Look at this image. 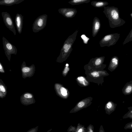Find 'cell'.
Masks as SVG:
<instances>
[{
    "label": "cell",
    "instance_id": "cell-1",
    "mask_svg": "<svg viewBox=\"0 0 132 132\" xmlns=\"http://www.w3.org/2000/svg\"><path fill=\"white\" fill-rule=\"evenodd\" d=\"M103 12L109 20L110 27L113 28L123 26L126 21L120 17L118 8L114 6H107L104 7Z\"/></svg>",
    "mask_w": 132,
    "mask_h": 132
},
{
    "label": "cell",
    "instance_id": "cell-2",
    "mask_svg": "<svg viewBox=\"0 0 132 132\" xmlns=\"http://www.w3.org/2000/svg\"><path fill=\"white\" fill-rule=\"evenodd\" d=\"M78 31V30L77 29L65 41L58 59H65L69 56L72 50V46L76 39Z\"/></svg>",
    "mask_w": 132,
    "mask_h": 132
},
{
    "label": "cell",
    "instance_id": "cell-3",
    "mask_svg": "<svg viewBox=\"0 0 132 132\" xmlns=\"http://www.w3.org/2000/svg\"><path fill=\"white\" fill-rule=\"evenodd\" d=\"M120 37V34L118 33L111 34L104 36L100 41L101 47H110L116 44Z\"/></svg>",
    "mask_w": 132,
    "mask_h": 132
},
{
    "label": "cell",
    "instance_id": "cell-4",
    "mask_svg": "<svg viewBox=\"0 0 132 132\" xmlns=\"http://www.w3.org/2000/svg\"><path fill=\"white\" fill-rule=\"evenodd\" d=\"M47 15L44 14L38 17L34 22L32 25V31L36 33L43 29L46 26Z\"/></svg>",
    "mask_w": 132,
    "mask_h": 132
},
{
    "label": "cell",
    "instance_id": "cell-5",
    "mask_svg": "<svg viewBox=\"0 0 132 132\" xmlns=\"http://www.w3.org/2000/svg\"><path fill=\"white\" fill-rule=\"evenodd\" d=\"M2 42L5 53L10 60L12 54H16L17 52L16 48L4 37H2Z\"/></svg>",
    "mask_w": 132,
    "mask_h": 132
},
{
    "label": "cell",
    "instance_id": "cell-6",
    "mask_svg": "<svg viewBox=\"0 0 132 132\" xmlns=\"http://www.w3.org/2000/svg\"><path fill=\"white\" fill-rule=\"evenodd\" d=\"M2 15L4 22L6 26L11 31L14 35H16V32L13 22L10 15L7 12H2Z\"/></svg>",
    "mask_w": 132,
    "mask_h": 132
},
{
    "label": "cell",
    "instance_id": "cell-7",
    "mask_svg": "<svg viewBox=\"0 0 132 132\" xmlns=\"http://www.w3.org/2000/svg\"><path fill=\"white\" fill-rule=\"evenodd\" d=\"M58 11L59 13L69 19L74 17L77 13L76 9L72 8H61L58 10Z\"/></svg>",
    "mask_w": 132,
    "mask_h": 132
},
{
    "label": "cell",
    "instance_id": "cell-8",
    "mask_svg": "<svg viewBox=\"0 0 132 132\" xmlns=\"http://www.w3.org/2000/svg\"><path fill=\"white\" fill-rule=\"evenodd\" d=\"M101 27L100 19L96 17L93 19L92 29V34L93 37H95L99 31Z\"/></svg>",
    "mask_w": 132,
    "mask_h": 132
},
{
    "label": "cell",
    "instance_id": "cell-9",
    "mask_svg": "<svg viewBox=\"0 0 132 132\" xmlns=\"http://www.w3.org/2000/svg\"><path fill=\"white\" fill-rule=\"evenodd\" d=\"M23 17L21 14L17 13L15 17V22L16 27L19 34H21L22 32Z\"/></svg>",
    "mask_w": 132,
    "mask_h": 132
},
{
    "label": "cell",
    "instance_id": "cell-10",
    "mask_svg": "<svg viewBox=\"0 0 132 132\" xmlns=\"http://www.w3.org/2000/svg\"><path fill=\"white\" fill-rule=\"evenodd\" d=\"M119 59L118 57L115 56L111 59L108 68V69L111 72L115 70L118 66Z\"/></svg>",
    "mask_w": 132,
    "mask_h": 132
},
{
    "label": "cell",
    "instance_id": "cell-11",
    "mask_svg": "<svg viewBox=\"0 0 132 132\" xmlns=\"http://www.w3.org/2000/svg\"><path fill=\"white\" fill-rule=\"evenodd\" d=\"M123 94L128 95L132 93V80L127 82L122 89Z\"/></svg>",
    "mask_w": 132,
    "mask_h": 132
},
{
    "label": "cell",
    "instance_id": "cell-12",
    "mask_svg": "<svg viewBox=\"0 0 132 132\" xmlns=\"http://www.w3.org/2000/svg\"><path fill=\"white\" fill-rule=\"evenodd\" d=\"M24 0H1L0 5L10 6L18 4L23 2Z\"/></svg>",
    "mask_w": 132,
    "mask_h": 132
},
{
    "label": "cell",
    "instance_id": "cell-13",
    "mask_svg": "<svg viewBox=\"0 0 132 132\" xmlns=\"http://www.w3.org/2000/svg\"><path fill=\"white\" fill-rule=\"evenodd\" d=\"M117 104L112 101H109L106 104V109L108 113L110 114L114 112L116 110Z\"/></svg>",
    "mask_w": 132,
    "mask_h": 132
},
{
    "label": "cell",
    "instance_id": "cell-14",
    "mask_svg": "<svg viewBox=\"0 0 132 132\" xmlns=\"http://www.w3.org/2000/svg\"><path fill=\"white\" fill-rule=\"evenodd\" d=\"M91 5L96 8L104 7L108 5L109 3L106 1H92L91 3Z\"/></svg>",
    "mask_w": 132,
    "mask_h": 132
},
{
    "label": "cell",
    "instance_id": "cell-15",
    "mask_svg": "<svg viewBox=\"0 0 132 132\" xmlns=\"http://www.w3.org/2000/svg\"><path fill=\"white\" fill-rule=\"evenodd\" d=\"M90 1V0H72L69 1L68 3L72 5H74L84 3H87Z\"/></svg>",
    "mask_w": 132,
    "mask_h": 132
},
{
    "label": "cell",
    "instance_id": "cell-16",
    "mask_svg": "<svg viewBox=\"0 0 132 132\" xmlns=\"http://www.w3.org/2000/svg\"><path fill=\"white\" fill-rule=\"evenodd\" d=\"M127 109L128 111L122 116V118L123 119L127 118L132 119V106L128 107Z\"/></svg>",
    "mask_w": 132,
    "mask_h": 132
},
{
    "label": "cell",
    "instance_id": "cell-17",
    "mask_svg": "<svg viewBox=\"0 0 132 132\" xmlns=\"http://www.w3.org/2000/svg\"><path fill=\"white\" fill-rule=\"evenodd\" d=\"M131 41H132V28L122 44L123 45H124Z\"/></svg>",
    "mask_w": 132,
    "mask_h": 132
},
{
    "label": "cell",
    "instance_id": "cell-18",
    "mask_svg": "<svg viewBox=\"0 0 132 132\" xmlns=\"http://www.w3.org/2000/svg\"><path fill=\"white\" fill-rule=\"evenodd\" d=\"M77 79L78 81L80 83L82 84L84 86H86L87 85L88 82L84 77H79L77 78Z\"/></svg>",
    "mask_w": 132,
    "mask_h": 132
},
{
    "label": "cell",
    "instance_id": "cell-19",
    "mask_svg": "<svg viewBox=\"0 0 132 132\" xmlns=\"http://www.w3.org/2000/svg\"><path fill=\"white\" fill-rule=\"evenodd\" d=\"M105 57L104 56L97 57L95 59V63L96 65L101 64L104 61Z\"/></svg>",
    "mask_w": 132,
    "mask_h": 132
},
{
    "label": "cell",
    "instance_id": "cell-20",
    "mask_svg": "<svg viewBox=\"0 0 132 132\" xmlns=\"http://www.w3.org/2000/svg\"><path fill=\"white\" fill-rule=\"evenodd\" d=\"M6 88L3 84H1L0 85V96L2 94H6Z\"/></svg>",
    "mask_w": 132,
    "mask_h": 132
},
{
    "label": "cell",
    "instance_id": "cell-21",
    "mask_svg": "<svg viewBox=\"0 0 132 132\" xmlns=\"http://www.w3.org/2000/svg\"><path fill=\"white\" fill-rule=\"evenodd\" d=\"M60 90L61 94L62 95L65 96L67 95V90L64 87H62L60 88Z\"/></svg>",
    "mask_w": 132,
    "mask_h": 132
},
{
    "label": "cell",
    "instance_id": "cell-22",
    "mask_svg": "<svg viewBox=\"0 0 132 132\" xmlns=\"http://www.w3.org/2000/svg\"><path fill=\"white\" fill-rule=\"evenodd\" d=\"M124 128L125 130L132 129V121L126 124Z\"/></svg>",
    "mask_w": 132,
    "mask_h": 132
},
{
    "label": "cell",
    "instance_id": "cell-23",
    "mask_svg": "<svg viewBox=\"0 0 132 132\" xmlns=\"http://www.w3.org/2000/svg\"><path fill=\"white\" fill-rule=\"evenodd\" d=\"M65 66H66L63 72V74L64 75H66L68 72L69 70V67L68 64H66Z\"/></svg>",
    "mask_w": 132,
    "mask_h": 132
},
{
    "label": "cell",
    "instance_id": "cell-24",
    "mask_svg": "<svg viewBox=\"0 0 132 132\" xmlns=\"http://www.w3.org/2000/svg\"><path fill=\"white\" fill-rule=\"evenodd\" d=\"M30 70V68L28 67H23L22 69V71L23 73H26L29 72Z\"/></svg>",
    "mask_w": 132,
    "mask_h": 132
},
{
    "label": "cell",
    "instance_id": "cell-25",
    "mask_svg": "<svg viewBox=\"0 0 132 132\" xmlns=\"http://www.w3.org/2000/svg\"><path fill=\"white\" fill-rule=\"evenodd\" d=\"M23 97L25 98H31L33 97L32 95L30 93H26L24 94L23 95Z\"/></svg>",
    "mask_w": 132,
    "mask_h": 132
},
{
    "label": "cell",
    "instance_id": "cell-26",
    "mask_svg": "<svg viewBox=\"0 0 132 132\" xmlns=\"http://www.w3.org/2000/svg\"><path fill=\"white\" fill-rule=\"evenodd\" d=\"M38 128V126H37L35 127L32 128L29 130L27 132H37Z\"/></svg>",
    "mask_w": 132,
    "mask_h": 132
},
{
    "label": "cell",
    "instance_id": "cell-27",
    "mask_svg": "<svg viewBox=\"0 0 132 132\" xmlns=\"http://www.w3.org/2000/svg\"><path fill=\"white\" fill-rule=\"evenodd\" d=\"M92 75L94 77H97L99 76L98 73L96 71H94L91 73Z\"/></svg>",
    "mask_w": 132,
    "mask_h": 132
},
{
    "label": "cell",
    "instance_id": "cell-28",
    "mask_svg": "<svg viewBox=\"0 0 132 132\" xmlns=\"http://www.w3.org/2000/svg\"><path fill=\"white\" fill-rule=\"evenodd\" d=\"M85 103L82 101L80 102L78 104V106L79 108H81L84 105Z\"/></svg>",
    "mask_w": 132,
    "mask_h": 132
},
{
    "label": "cell",
    "instance_id": "cell-29",
    "mask_svg": "<svg viewBox=\"0 0 132 132\" xmlns=\"http://www.w3.org/2000/svg\"><path fill=\"white\" fill-rule=\"evenodd\" d=\"M0 71L2 73H4L5 72L2 66L1 63H0Z\"/></svg>",
    "mask_w": 132,
    "mask_h": 132
},
{
    "label": "cell",
    "instance_id": "cell-30",
    "mask_svg": "<svg viewBox=\"0 0 132 132\" xmlns=\"http://www.w3.org/2000/svg\"><path fill=\"white\" fill-rule=\"evenodd\" d=\"M82 130L81 129H80L78 131V132H82Z\"/></svg>",
    "mask_w": 132,
    "mask_h": 132
},
{
    "label": "cell",
    "instance_id": "cell-31",
    "mask_svg": "<svg viewBox=\"0 0 132 132\" xmlns=\"http://www.w3.org/2000/svg\"><path fill=\"white\" fill-rule=\"evenodd\" d=\"M130 15L132 18V12L130 14Z\"/></svg>",
    "mask_w": 132,
    "mask_h": 132
}]
</instances>
